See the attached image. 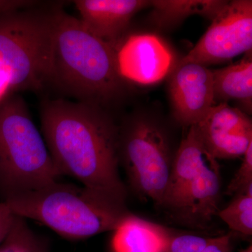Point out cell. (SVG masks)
Masks as SVG:
<instances>
[{
    "label": "cell",
    "mask_w": 252,
    "mask_h": 252,
    "mask_svg": "<svg viewBox=\"0 0 252 252\" xmlns=\"http://www.w3.org/2000/svg\"><path fill=\"white\" fill-rule=\"evenodd\" d=\"M41 131L61 176L126 202L119 173L120 127L98 106L58 99L41 111Z\"/></svg>",
    "instance_id": "1"
},
{
    "label": "cell",
    "mask_w": 252,
    "mask_h": 252,
    "mask_svg": "<svg viewBox=\"0 0 252 252\" xmlns=\"http://www.w3.org/2000/svg\"><path fill=\"white\" fill-rule=\"evenodd\" d=\"M80 102L108 104L122 94L117 52L91 32L79 18L63 12L51 15L49 80Z\"/></svg>",
    "instance_id": "2"
},
{
    "label": "cell",
    "mask_w": 252,
    "mask_h": 252,
    "mask_svg": "<svg viewBox=\"0 0 252 252\" xmlns=\"http://www.w3.org/2000/svg\"><path fill=\"white\" fill-rule=\"evenodd\" d=\"M4 201L17 216L39 221L70 240L112 232L132 213L126 201L59 181L7 197Z\"/></svg>",
    "instance_id": "3"
},
{
    "label": "cell",
    "mask_w": 252,
    "mask_h": 252,
    "mask_svg": "<svg viewBox=\"0 0 252 252\" xmlns=\"http://www.w3.org/2000/svg\"><path fill=\"white\" fill-rule=\"evenodd\" d=\"M61 176L24 101L16 97L1 104L0 187L6 198L42 188Z\"/></svg>",
    "instance_id": "4"
},
{
    "label": "cell",
    "mask_w": 252,
    "mask_h": 252,
    "mask_svg": "<svg viewBox=\"0 0 252 252\" xmlns=\"http://www.w3.org/2000/svg\"><path fill=\"white\" fill-rule=\"evenodd\" d=\"M119 152L132 190L162 207L175 157L165 128L150 118H135L120 127Z\"/></svg>",
    "instance_id": "5"
},
{
    "label": "cell",
    "mask_w": 252,
    "mask_h": 252,
    "mask_svg": "<svg viewBox=\"0 0 252 252\" xmlns=\"http://www.w3.org/2000/svg\"><path fill=\"white\" fill-rule=\"evenodd\" d=\"M51 15H0V70L11 89H37L49 80Z\"/></svg>",
    "instance_id": "6"
},
{
    "label": "cell",
    "mask_w": 252,
    "mask_h": 252,
    "mask_svg": "<svg viewBox=\"0 0 252 252\" xmlns=\"http://www.w3.org/2000/svg\"><path fill=\"white\" fill-rule=\"evenodd\" d=\"M252 49V1H228L200 40L182 59L208 67Z\"/></svg>",
    "instance_id": "7"
},
{
    "label": "cell",
    "mask_w": 252,
    "mask_h": 252,
    "mask_svg": "<svg viewBox=\"0 0 252 252\" xmlns=\"http://www.w3.org/2000/svg\"><path fill=\"white\" fill-rule=\"evenodd\" d=\"M119 75L141 85H151L162 80L171 72L174 56L159 36L135 34L124 37L116 48Z\"/></svg>",
    "instance_id": "8"
},
{
    "label": "cell",
    "mask_w": 252,
    "mask_h": 252,
    "mask_svg": "<svg viewBox=\"0 0 252 252\" xmlns=\"http://www.w3.org/2000/svg\"><path fill=\"white\" fill-rule=\"evenodd\" d=\"M169 91L176 120L187 127L201 122L215 105L212 70L198 63L180 61L172 73Z\"/></svg>",
    "instance_id": "9"
},
{
    "label": "cell",
    "mask_w": 252,
    "mask_h": 252,
    "mask_svg": "<svg viewBox=\"0 0 252 252\" xmlns=\"http://www.w3.org/2000/svg\"><path fill=\"white\" fill-rule=\"evenodd\" d=\"M196 126L204 145L217 160L243 157L252 143L250 116L227 103L215 104Z\"/></svg>",
    "instance_id": "10"
},
{
    "label": "cell",
    "mask_w": 252,
    "mask_h": 252,
    "mask_svg": "<svg viewBox=\"0 0 252 252\" xmlns=\"http://www.w3.org/2000/svg\"><path fill=\"white\" fill-rule=\"evenodd\" d=\"M74 5L82 24L116 49L124 39L132 18L141 10L152 6V1L77 0Z\"/></svg>",
    "instance_id": "11"
},
{
    "label": "cell",
    "mask_w": 252,
    "mask_h": 252,
    "mask_svg": "<svg viewBox=\"0 0 252 252\" xmlns=\"http://www.w3.org/2000/svg\"><path fill=\"white\" fill-rule=\"evenodd\" d=\"M220 189V164L213 158L188 186L172 213L188 224L199 226L210 223L219 211Z\"/></svg>",
    "instance_id": "12"
},
{
    "label": "cell",
    "mask_w": 252,
    "mask_h": 252,
    "mask_svg": "<svg viewBox=\"0 0 252 252\" xmlns=\"http://www.w3.org/2000/svg\"><path fill=\"white\" fill-rule=\"evenodd\" d=\"M113 252H165L172 233L131 213L112 231Z\"/></svg>",
    "instance_id": "13"
},
{
    "label": "cell",
    "mask_w": 252,
    "mask_h": 252,
    "mask_svg": "<svg viewBox=\"0 0 252 252\" xmlns=\"http://www.w3.org/2000/svg\"><path fill=\"white\" fill-rule=\"evenodd\" d=\"M215 104L235 101L250 116L252 109V54L227 67L212 70Z\"/></svg>",
    "instance_id": "14"
},
{
    "label": "cell",
    "mask_w": 252,
    "mask_h": 252,
    "mask_svg": "<svg viewBox=\"0 0 252 252\" xmlns=\"http://www.w3.org/2000/svg\"><path fill=\"white\" fill-rule=\"evenodd\" d=\"M228 1L223 0H155L152 1L154 19L159 26H170L192 15L198 14L212 21Z\"/></svg>",
    "instance_id": "15"
},
{
    "label": "cell",
    "mask_w": 252,
    "mask_h": 252,
    "mask_svg": "<svg viewBox=\"0 0 252 252\" xmlns=\"http://www.w3.org/2000/svg\"><path fill=\"white\" fill-rule=\"evenodd\" d=\"M217 215L232 231L246 236L252 235V185L237 193L228 206Z\"/></svg>",
    "instance_id": "16"
},
{
    "label": "cell",
    "mask_w": 252,
    "mask_h": 252,
    "mask_svg": "<svg viewBox=\"0 0 252 252\" xmlns=\"http://www.w3.org/2000/svg\"><path fill=\"white\" fill-rule=\"evenodd\" d=\"M0 252H49V245L31 229L26 219L16 215L9 234L0 245Z\"/></svg>",
    "instance_id": "17"
},
{
    "label": "cell",
    "mask_w": 252,
    "mask_h": 252,
    "mask_svg": "<svg viewBox=\"0 0 252 252\" xmlns=\"http://www.w3.org/2000/svg\"><path fill=\"white\" fill-rule=\"evenodd\" d=\"M243 158L241 165L227 187L225 193L228 195H236L252 185V143Z\"/></svg>",
    "instance_id": "18"
},
{
    "label": "cell",
    "mask_w": 252,
    "mask_h": 252,
    "mask_svg": "<svg viewBox=\"0 0 252 252\" xmlns=\"http://www.w3.org/2000/svg\"><path fill=\"white\" fill-rule=\"evenodd\" d=\"M211 238L193 234H172L165 252H201Z\"/></svg>",
    "instance_id": "19"
},
{
    "label": "cell",
    "mask_w": 252,
    "mask_h": 252,
    "mask_svg": "<svg viewBox=\"0 0 252 252\" xmlns=\"http://www.w3.org/2000/svg\"><path fill=\"white\" fill-rule=\"evenodd\" d=\"M16 217V214L6 202L0 203V245L9 234Z\"/></svg>",
    "instance_id": "20"
},
{
    "label": "cell",
    "mask_w": 252,
    "mask_h": 252,
    "mask_svg": "<svg viewBox=\"0 0 252 252\" xmlns=\"http://www.w3.org/2000/svg\"><path fill=\"white\" fill-rule=\"evenodd\" d=\"M233 233L214 237L201 252H232Z\"/></svg>",
    "instance_id": "21"
},
{
    "label": "cell",
    "mask_w": 252,
    "mask_h": 252,
    "mask_svg": "<svg viewBox=\"0 0 252 252\" xmlns=\"http://www.w3.org/2000/svg\"><path fill=\"white\" fill-rule=\"evenodd\" d=\"M36 4L32 1L21 0H0V15L15 11L20 8L28 7Z\"/></svg>",
    "instance_id": "22"
},
{
    "label": "cell",
    "mask_w": 252,
    "mask_h": 252,
    "mask_svg": "<svg viewBox=\"0 0 252 252\" xmlns=\"http://www.w3.org/2000/svg\"><path fill=\"white\" fill-rule=\"evenodd\" d=\"M9 89H11V80L6 73L0 70V101L4 97Z\"/></svg>",
    "instance_id": "23"
},
{
    "label": "cell",
    "mask_w": 252,
    "mask_h": 252,
    "mask_svg": "<svg viewBox=\"0 0 252 252\" xmlns=\"http://www.w3.org/2000/svg\"><path fill=\"white\" fill-rule=\"evenodd\" d=\"M240 252H252V245H250V246Z\"/></svg>",
    "instance_id": "24"
}]
</instances>
